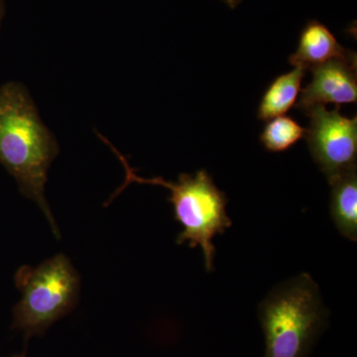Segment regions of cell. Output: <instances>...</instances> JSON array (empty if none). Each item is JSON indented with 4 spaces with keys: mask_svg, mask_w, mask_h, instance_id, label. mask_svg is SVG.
Here are the masks:
<instances>
[{
    "mask_svg": "<svg viewBox=\"0 0 357 357\" xmlns=\"http://www.w3.org/2000/svg\"><path fill=\"white\" fill-rule=\"evenodd\" d=\"M319 286L307 273L279 284L258 306L264 357H307L328 326Z\"/></svg>",
    "mask_w": 357,
    "mask_h": 357,
    "instance_id": "obj_2",
    "label": "cell"
},
{
    "mask_svg": "<svg viewBox=\"0 0 357 357\" xmlns=\"http://www.w3.org/2000/svg\"><path fill=\"white\" fill-rule=\"evenodd\" d=\"M352 53L338 43L325 24L312 20L303 28L297 50L290 56L289 62L294 67L307 70L335 59L349 57Z\"/></svg>",
    "mask_w": 357,
    "mask_h": 357,
    "instance_id": "obj_7",
    "label": "cell"
},
{
    "mask_svg": "<svg viewBox=\"0 0 357 357\" xmlns=\"http://www.w3.org/2000/svg\"><path fill=\"white\" fill-rule=\"evenodd\" d=\"M3 0H0V21H1L2 15H3Z\"/></svg>",
    "mask_w": 357,
    "mask_h": 357,
    "instance_id": "obj_12",
    "label": "cell"
},
{
    "mask_svg": "<svg viewBox=\"0 0 357 357\" xmlns=\"http://www.w3.org/2000/svg\"><path fill=\"white\" fill-rule=\"evenodd\" d=\"M357 169L328 181L331 217L340 234L351 241L357 239Z\"/></svg>",
    "mask_w": 357,
    "mask_h": 357,
    "instance_id": "obj_8",
    "label": "cell"
},
{
    "mask_svg": "<svg viewBox=\"0 0 357 357\" xmlns=\"http://www.w3.org/2000/svg\"><path fill=\"white\" fill-rule=\"evenodd\" d=\"M306 135V128L291 116L275 117L268 121L260 134V142L268 152L280 153L297 144Z\"/></svg>",
    "mask_w": 357,
    "mask_h": 357,
    "instance_id": "obj_10",
    "label": "cell"
},
{
    "mask_svg": "<svg viewBox=\"0 0 357 357\" xmlns=\"http://www.w3.org/2000/svg\"><path fill=\"white\" fill-rule=\"evenodd\" d=\"M312 77L301 91L296 107L305 112L316 105L335 107L357 102V56L335 59L311 69Z\"/></svg>",
    "mask_w": 357,
    "mask_h": 357,
    "instance_id": "obj_6",
    "label": "cell"
},
{
    "mask_svg": "<svg viewBox=\"0 0 357 357\" xmlns=\"http://www.w3.org/2000/svg\"><path fill=\"white\" fill-rule=\"evenodd\" d=\"M22 292L14 311L15 326L27 335L41 333L72 307L79 280L64 255L36 268L25 267L16 276Z\"/></svg>",
    "mask_w": 357,
    "mask_h": 357,
    "instance_id": "obj_4",
    "label": "cell"
},
{
    "mask_svg": "<svg viewBox=\"0 0 357 357\" xmlns=\"http://www.w3.org/2000/svg\"><path fill=\"white\" fill-rule=\"evenodd\" d=\"M310 119L307 147L314 163L328 181L356 168L357 119L340 114V107L316 105L304 112Z\"/></svg>",
    "mask_w": 357,
    "mask_h": 357,
    "instance_id": "obj_5",
    "label": "cell"
},
{
    "mask_svg": "<svg viewBox=\"0 0 357 357\" xmlns=\"http://www.w3.org/2000/svg\"><path fill=\"white\" fill-rule=\"evenodd\" d=\"M59 146L53 134L40 119L29 91L10 82L0 86V164L15 178L21 192L33 199L59 230L45 197V185Z\"/></svg>",
    "mask_w": 357,
    "mask_h": 357,
    "instance_id": "obj_1",
    "label": "cell"
},
{
    "mask_svg": "<svg viewBox=\"0 0 357 357\" xmlns=\"http://www.w3.org/2000/svg\"><path fill=\"white\" fill-rule=\"evenodd\" d=\"M305 74L306 70L295 67L291 72L275 77L263 93L257 109L258 119L268 121L287 114L297 103Z\"/></svg>",
    "mask_w": 357,
    "mask_h": 357,
    "instance_id": "obj_9",
    "label": "cell"
},
{
    "mask_svg": "<svg viewBox=\"0 0 357 357\" xmlns=\"http://www.w3.org/2000/svg\"><path fill=\"white\" fill-rule=\"evenodd\" d=\"M109 145L116 155L126 170V182L112 196H117L131 183L161 185L170 191L169 201L173 204L175 218L183 225V231L177 237V243H189L191 248L199 246L203 250L204 265L208 272L213 270L215 248L213 238L223 234L232 225L227 215V198L213 182V178L206 170L195 174H181L177 182L156 177H140L129 165L128 160L102 134L98 135Z\"/></svg>",
    "mask_w": 357,
    "mask_h": 357,
    "instance_id": "obj_3",
    "label": "cell"
},
{
    "mask_svg": "<svg viewBox=\"0 0 357 357\" xmlns=\"http://www.w3.org/2000/svg\"><path fill=\"white\" fill-rule=\"evenodd\" d=\"M223 3L227 4V6L230 7V8L236 9L239 4L241 3L243 0H222Z\"/></svg>",
    "mask_w": 357,
    "mask_h": 357,
    "instance_id": "obj_11",
    "label": "cell"
}]
</instances>
